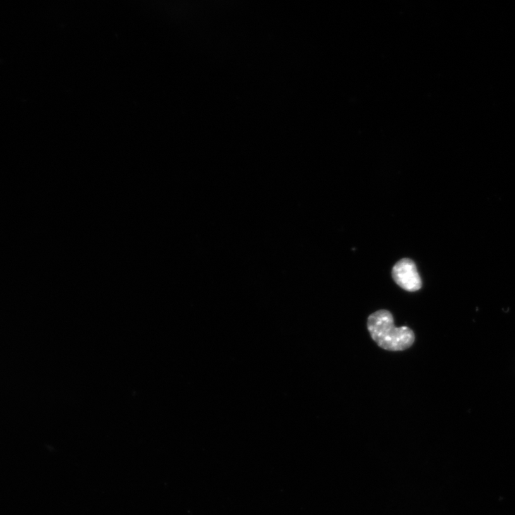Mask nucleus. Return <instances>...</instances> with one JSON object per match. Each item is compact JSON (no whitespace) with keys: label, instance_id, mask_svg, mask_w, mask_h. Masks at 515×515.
<instances>
[{"label":"nucleus","instance_id":"nucleus-1","mask_svg":"<svg viewBox=\"0 0 515 515\" xmlns=\"http://www.w3.org/2000/svg\"><path fill=\"white\" fill-rule=\"evenodd\" d=\"M368 327L372 339L381 348L392 351H404L413 345L416 335L407 327L397 328L392 315L387 310H380L371 315Z\"/></svg>","mask_w":515,"mask_h":515},{"label":"nucleus","instance_id":"nucleus-2","mask_svg":"<svg viewBox=\"0 0 515 515\" xmlns=\"http://www.w3.org/2000/svg\"><path fill=\"white\" fill-rule=\"evenodd\" d=\"M392 277L396 284L407 291L415 292L423 286L415 262L408 259H404L395 265Z\"/></svg>","mask_w":515,"mask_h":515}]
</instances>
